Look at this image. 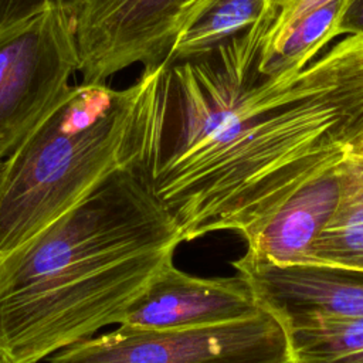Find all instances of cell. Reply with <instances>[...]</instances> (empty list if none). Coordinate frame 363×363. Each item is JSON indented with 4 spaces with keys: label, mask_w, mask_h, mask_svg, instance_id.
Wrapping results in <instances>:
<instances>
[{
    "label": "cell",
    "mask_w": 363,
    "mask_h": 363,
    "mask_svg": "<svg viewBox=\"0 0 363 363\" xmlns=\"http://www.w3.org/2000/svg\"><path fill=\"white\" fill-rule=\"evenodd\" d=\"M289 349H291V347H289ZM277 363H298V362H296L295 356L292 354V352H289L285 357H282V359H281V360H278Z\"/></svg>",
    "instance_id": "17"
},
{
    "label": "cell",
    "mask_w": 363,
    "mask_h": 363,
    "mask_svg": "<svg viewBox=\"0 0 363 363\" xmlns=\"http://www.w3.org/2000/svg\"><path fill=\"white\" fill-rule=\"evenodd\" d=\"M340 34L363 35V0H347L339 26Z\"/></svg>",
    "instance_id": "16"
},
{
    "label": "cell",
    "mask_w": 363,
    "mask_h": 363,
    "mask_svg": "<svg viewBox=\"0 0 363 363\" xmlns=\"http://www.w3.org/2000/svg\"><path fill=\"white\" fill-rule=\"evenodd\" d=\"M183 241L150 174L113 173L0 258V349L38 363L121 319Z\"/></svg>",
    "instance_id": "2"
},
{
    "label": "cell",
    "mask_w": 363,
    "mask_h": 363,
    "mask_svg": "<svg viewBox=\"0 0 363 363\" xmlns=\"http://www.w3.org/2000/svg\"><path fill=\"white\" fill-rule=\"evenodd\" d=\"M75 18L45 9L0 27V160L69 88L79 71Z\"/></svg>",
    "instance_id": "4"
},
{
    "label": "cell",
    "mask_w": 363,
    "mask_h": 363,
    "mask_svg": "<svg viewBox=\"0 0 363 363\" xmlns=\"http://www.w3.org/2000/svg\"><path fill=\"white\" fill-rule=\"evenodd\" d=\"M268 0H194L164 62L200 57L241 34L267 11Z\"/></svg>",
    "instance_id": "11"
},
{
    "label": "cell",
    "mask_w": 363,
    "mask_h": 363,
    "mask_svg": "<svg viewBox=\"0 0 363 363\" xmlns=\"http://www.w3.org/2000/svg\"><path fill=\"white\" fill-rule=\"evenodd\" d=\"M289 352L282 323L261 308L244 319L182 330L119 325L57 352L48 363H277Z\"/></svg>",
    "instance_id": "5"
},
{
    "label": "cell",
    "mask_w": 363,
    "mask_h": 363,
    "mask_svg": "<svg viewBox=\"0 0 363 363\" xmlns=\"http://www.w3.org/2000/svg\"><path fill=\"white\" fill-rule=\"evenodd\" d=\"M194 0H86L75 17L82 82H106L142 64L162 65Z\"/></svg>",
    "instance_id": "6"
},
{
    "label": "cell",
    "mask_w": 363,
    "mask_h": 363,
    "mask_svg": "<svg viewBox=\"0 0 363 363\" xmlns=\"http://www.w3.org/2000/svg\"><path fill=\"white\" fill-rule=\"evenodd\" d=\"M261 311L238 277L201 278L164 264L126 308L123 326L149 330H182L238 320Z\"/></svg>",
    "instance_id": "7"
},
{
    "label": "cell",
    "mask_w": 363,
    "mask_h": 363,
    "mask_svg": "<svg viewBox=\"0 0 363 363\" xmlns=\"http://www.w3.org/2000/svg\"><path fill=\"white\" fill-rule=\"evenodd\" d=\"M336 172L340 183L339 201L316 238L308 264L363 272V159L347 156Z\"/></svg>",
    "instance_id": "10"
},
{
    "label": "cell",
    "mask_w": 363,
    "mask_h": 363,
    "mask_svg": "<svg viewBox=\"0 0 363 363\" xmlns=\"http://www.w3.org/2000/svg\"><path fill=\"white\" fill-rule=\"evenodd\" d=\"M86 0H0V27L30 17L45 9H60L78 16Z\"/></svg>",
    "instance_id": "15"
},
{
    "label": "cell",
    "mask_w": 363,
    "mask_h": 363,
    "mask_svg": "<svg viewBox=\"0 0 363 363\" xmlns=\"http://www.w3.org/2000/svg\"><path fill=\"white\" fill-rule=\"evenodd\" d=\"M138 78L123 89L106 82L69 85L1 162L0 258L85 199L113 173L152 176L155 149L139 109Z\"/></svg>",
    "instance_id": "3"
},
{
    "label": "cell",
    "mask_w": 363,
    "mask_h": 363,
    "mask_svg": "<svg viewBox=\"0 0 363 363\" xmlns=\"http://www.w3.org/2000/svg\"><path fill=\"white\" fill-rule=\"evenodd\" d=\"M328 1L332 0H268L267 9L271 10L275 17L265 34L261 57L271 54L296 21Z\"/></svg>",
    "instance_id": "14"
},
{
    "label": "cell",
    "mask_w": 363,
    "mask_h": 363,
    "mask_svg": "<svg viewBox=\"0 0 363 363\" xmlns=\"http://www.w3.org/2000/svg\"><path fill=\"white\" fill-rule=\"evenodd\" d=\"M339 191L336 169L311 182L245 242L247 251L275 264H308L316 238L336 210Z\"/></svg>",
    "instance_id": "9"
},
{
    "label": "cell",
    "mask_w": 363,
    "mask_h": 363,
    "mask_svg": "<svg viewBox=\"0 0 363 363\" xmlns=\"http://www.w3.org/2000/svg\"><path fill=\"white\" fill-rule=\"evenodd\" d=\"M1 162H3V160H0V170H1Z\"/></svg>",
    "instance_id": "19"
},
{
    "label": "cell",
    "mask_w": 363,
    "mask_h": 363,
    "mask_svg": "<svg viewBox=\"0 0 363 363\" xmlns=\"http://www.w3.org/2000/svg\"><path fill=\"white\" fill-rule=\"evenodd\" d=\"M233 267L279 322L299 315H363V272L323 264H275L248 251Z\"/></svg>",
    "instance_id": "8"
},
{
    "label": "cell",
    "mask_w": 363,
    "mask_h": 363,
    "mask_svg": "<svg viewBox=\"0 0 363 363\" xmlns=\"http://www.w3.org/2000/svg\"><path fill=\"white\" fill-rule=\"evenodd\" d=\"M347 0L328 1L296 21L279 45L259 60V72L275 84L292 79L318 52L339 35Z\"/></svg>",
    "instance_id": "13"
},
{
    "label": "cell",
    "mask_w": 363,
    "mask_h": 363,
    "mask_svg": "<svg viewBox=\"0 0 363 363\" xmlns=\"http://www.w3.org/2000/svg\"><path fill=\"white\" fill-rule=\"evenodd\" d=\"M0 363H14V360L4 350L0 349Z\"/></svg>",
    "instance_id": "18"
},
{
    "label": "cell",
    "mask_w": 363,
    "mask_h": 363,
    "mask_svg": "<svg viewBox=\"0 0 363 363\" xmlns=\"http://www.w3.org/2000/svg\"><path fill=\"white\" fill-rule=\"evenodd\" d=\"M363 132V85L318 58L264 78L221 128L166 149L150 176L183 241L233 231L245 242L294 194L336 169Z\"/></svg>",
    "instance_id": "1"
},
{
    "label": "cell",
    "mask_w": 363,
    "mask_h": 363,
    "mask_svg": "<svg viewBox=\"0 0 363 363\" xmlns=\"http://www.w3.org/2000/svg\"><path fill=\"white\" fill-rule=\"evenodd\" d=\"M298 363H363V315H299L281 322Z\"/></svg>",
    "instance_id": "12"
}]
</instances>
